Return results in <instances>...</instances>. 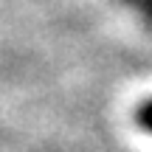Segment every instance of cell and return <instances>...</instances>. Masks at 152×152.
<instances>
[{
	"instance_id": "cell-1",
	"label": "cell",
	"mask_w": 152,
	"mask_h": 152,
	"mask_svg": "<svg viewBox=\"0 0 152 152\" xmlns=\"http://www.w3.org/2000/svg\"><path fill=\"white\" fill-rule=\"evenodd\" d=\"M135 124L141 127L144 132H149V135H152V99H147V102L138 104V110H135Z\"/></svg>"
}]
</instances>
